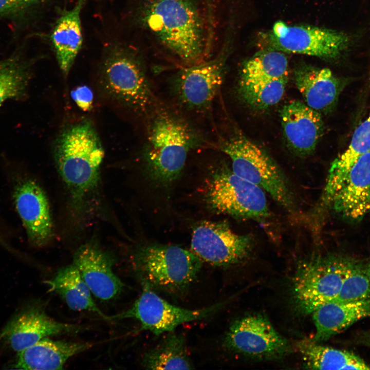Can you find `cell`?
<instances>
[{
    "label": "cell",
    "instance_id": "cell-1",
    "mask_svg": "<svg viewBox=\"0 0 370 370\" xmlns=\"http://www.w3.org/2000/svg\"><path fill=\"white\" fill-rule=\"evenodd\" d=\"M127 17L145 45L180 67L213 55L217 20L206 0H130Z\"/></svg>",
    "mask_w": 370,
    "mask_h": 370
},
{
    "label": "cell",
    "instance_id": "cell-2",
    "mask_svg": "<svg viewBox=\"0 0 370 370\" xmlns=\"http://www.w3.org/2000/svg\"><path fill=\"white\" fill-rule=\"evenodd\" d=\"M104 154L96 129L89 120L67 125L54 141L55 165L78 217L86 216L96 203Z\"/></svg>",
    "mask_w": 370,
    "mask_h": 370
},
{
    "label": "cell",
    "instance_id": "cell-3",
    "mask_svg": "<svg viewBox=\"0 0 370 370\" xmlns=\"http://www.w3.org/2000/svg\"><path fill=\"white\" fill-rule=\"evenodd\" d=\"M138 45L132 41L107 43L99 64L97 84L108 102L140 115L151 111L155 99Z\"/></svg>",
    "mask_w": 370,
    "mask_h": 370
},
{
    "label": "cell",
    "instance_id": "cell-4",
    "mask_svg": "<svg viewBox=\"0 0 370 370\" xmlns=\"http://www.w3.org/2000/svg\"><path fill=\"white\" fill-rule=\"evenodd\" d=\"M148 124L144 159L153 178L168 183L184 166L189 153L202 139L181 116L165 108H155Z\"/></svg>",
    "mask_w": 370,
    "mask_h": 370
},
{
    "label": "cell",
    "instance_id": "cell-5",
    "mask_svg": "<svg viewBox=\"0 0 370 370\" xmlns=\"http://www.w3.org/2000/svg\"><path fill=\"white\" fill-rule=\"evenodd\" d=\"M220 150L231 159L237 176L268 192L290 213L295 200L286 177L274 161L261 147L234 127L220 137Z\"/></svg>",
    "mask_w": 370,
    "mask_h": 370
},
{
    "label": "cell",
    "instance_id": "cell-6",
    "mask_svg": "<svg viewBox=\"0 0 370 370\" xmlns=\"http://www.w3.org/2000/svg\"><path fill=\"white\" fill-rule=\"evenodd\" d=\"M142 281L171 293L185 290L202 265L194 252L174 245L151 244L140 248L134 257Z\"/></svg>",
    "mask_w": 370,
    "mask_h": 370
},
{
    "label": "cell",
    "instance_id": "cell-7",
    "mask_svg": "<svg viewBox=\"0 0 370 370\" xmlns=\"http://www.w3.org/2000/svg\"><path fill=\"white\" fill-rule=\"evenodd\" d=\"M349 257L313 255L299 263L292 281L296 306L304 313L337 297L348 268Z\"/></svg>",
    "mask_w": 370,
    "mask_h": 370
},
{
    "label": "cell",
    "instance_id": "cell-8",
    "mask_svg": "<svg viewBox=\"0 0 370 370\" xmlns=\"http://www.w3.org/2000/svg\"><path fill=\"white\" fill-rule=\"evenodd\" d=\"M217 52L200 63L180 67L174 88L179 103L186 109L202 112L212 105L222 85L231 50L230 28L228 26Z\"/></svg>",
    "mask_w": 370,
    "mask_h": 370
},
{
    "label": "cell",
    "instance_id": "cell-9",
    "mask_svg": "<svg viewBox=\"0 0 370 370\" xmlns=\"http://www.w3.org/2000/svg\"><path fill=\"white\" fill-rule=\"evenodd\" d=\"M207 200L215 211L234 218L263 221L270 216L263 189L227 168L219 169L213 174Z\"/></svg>",
    "mask_w": 370,
    "mask_h": 370
},
{
    "label": "cell",
    "instance_id": "cell-10",
    "mask_svg": "<svg viewBox=\"0 0 370 370\" xmlns=\"http://www.w3.org/2000/svg\"><path fill=\"white\" fill-rule=\"evenodd\" d=\"M268 49L317 57L326 60L339 57L348 47L350 37L337 30L306 25H288L276 22L264 33Z\"/></svg>",
    "mask_w": 370,
    "mask_h": 370
},
{
    "label": "cell",
    "instance_id": "cell-11",
    "mask_svg": "<svg viewBox=\"0 0 370 370\" xmlns=\"http://www.w3.org/2000/svg\"><path fill=\"white\" fill-rule=\"evenodd\" d=\"M12 200L29 244L41 248L54 235L49 200L40 184L21 169L11 167Z\"/></svg>",
    "mask_w": 370,
    "mask_h": 370
},
{
    "label": "cell",
    "instance_id": "cell-12",
    "mask_svg": "<svg viewBox=\"0 0 370 370\" xmlns=\"http://www.w3.org/2000/svg\"><path fill=\"white\" fill-rule=\"evenodd\" d=\"M142 291L128 309L110 316V320L133 318L141 325L140 330H149L156 336L173 332L180 325L202 320L218 312L225 304L191 310L173 305L159 297L146 282L142 281Z\"/></svg>",
    "mask_w": 370,
    "mask_h": 370
},
{
    "label": "cell",
    "instance_id": "cell-13",
    "mask_svg": "<svg viewBox=\"0 0 370 370\" xmlns=\"http://www.w3.org/2000/svg\"><path fill=\"white\" fill-rule=\"evenodd\" d=\"M224 344L232 351L263 359L282 357L291 349L288 341L261 314L235 320L227 332Z\"/></svg>",
    "mask_w": 370,
    "mask_h": 370
},
{
    "label": "cell",
    "instance_id": "cell-14",
    "mask_svg": "<svg viewBox=\"0 0 370 370\" xmlns=\"http://www.w3.org/2000/svg\"><path fill=\"white\" fill-rule=\"evenodd\" d=\"M191 249L202 261L227 266L241 261L250 253L253 238L234 233L226 223L204 221L194 229Z\"/></svg>",
    "mask_w": 370,
    "mask_h": 370
},
{
    "label": "cell",
    "instance_id": "cell-15",
    "mask_svg": "<svg viewBox=\"0 0 370 370\" xmlns=\"http://www.w3.org/2000/svg\"><path fill=\"white\" fill-rule=\"evenodd\" d=\"M72 264L97 298L112 300L122 291L124 284L113 270V260L95 243L80 246L74 253Z\"/></svg>",
    "mask_w": 370,
    "mask_h": 370
},
{
    "label": "cell",
    "instance_id": "cell-16",
    "mask_svg": "<svg viewBox=\"0 0 370 370\" xmlns=\"http://www.w3.org/2000/svg\"><path fill=\"white\" fill-rule=\"evenodd\" d=\"M284 138L296 154H311L323 135L324 126L321 113L300 101L286 104L280 111Z\"/></svg>",
    "mask_w": 370,
    "mask_h": 370
},
{
    "label": "cell",
    "instance_id": "cell-17",
    "mask_svg": "<svg viewBox=\"0 0 370 370\" xmlns=\"http://www.w3.org/2000/svg\"><path fill=\"white\" fill-rule=\"evenodd\" d=\"M82 329L79 325L54 320L41 308L31 307L12 319L5 329L3 336L11 348L18 352L46 337L78 332Z\"/></svg>",
    "mask_w": 370,
    "mask_h": 370
},
{
    "label": "cell",
    "instance_id": "cell-18",
    "mask_svg": "<svg viewBox=\"0 0 370 370\" xmlns=\"http://www.w3.org/2000/svg\"><path fill=\"white\" fill-rule=\"evenodd\" d=\"M329 206L343 218L361 221L370 210V150L362 155L347 174Z\"/></svg>",
    "mask_w": 370,
    "mask_h": 370
},
{
    "label": "cell",
    "instance_id": "cell-19",
    "mask_svg": "<svg viewBox=\"0 0 370 370\" xmlns=\"http://www.w3.org/2000/svg\"><path fill=\"white\" fill-rule=\"evenodd\" d=\"M294 79L306 104L320 113L334 106L343 86L341 80L329 69L306 65L294 70Z\"/></svg>",
    "mask_w": 370,
    "mask_h": 370
},
{
    "label": "cell",
    "instance_id": "cell-20",
    "mask_svg": "<svg viewBox=\"0 0 370 370\" xmlns=\"http://www.w3.org/2000/svg\"><path fill=\"white\" fill-rule=\"evenodd\" d=\"M87 0H77L74 6L64 10L55 21L50 34L58 64L66 77L83 43L82 10Z\"/></svg>",
    "mask_w": 370,
    "mask_h": 370
},
{
    "label": "cell",
    "instance_id": "cell-21",
    "mask_svg": "<svg viewBox=\"0 0 370 370\" xmlns=\"http://www.w3.org/2000/svg\"><path fill=\"white\" fill-rule=\"evenodd\" d=\"M312 313L316 327L312 340L320 343L370 317V299L354 302L332 300L320 305Z\"/></svg>",
    "mask_w": 370,
    "mask_h": 370
},
{
    "label": "cell",
    "instance_id": "cell-22",
    "mask_svg": "<svg viewBox=\"0 0 370 370\" xmlns=\"http://www.w3.org/2000/svg\"><path fill=\"white\" fill-rule=\"evenodd\" d=\"M92 346L88 342L54 341L45 338L18 351L13 366L21 369H61L69 358Z\"/></svg>",
    "mask_w": 370,
    "mask_h": 370
},
{
    "label": "cell",
    "instance_id": "cell-23",
    "mask_svg": "<svg viewBox=\"0 0 370 370\" xmlns=\"http://www.w3.org/2000/svg\"><path fill=\"white\" fill-rule=\"evenodd\" d=\"M45 283L49 290L58 294L71 309L91 311L106 320H111L110 316L104 314L97 306L89 288L73 264L60 269Z\"/></svg>",
    "mask_w": 370,
    "mask_h": 370
},
{
    "label": "cell",
    "instance_id": "cell-24",
    "mask_svg": "<svg viewBox=\"0 0 370 370\" xmlns=\"http://www.w3.org/2000/svg\"><path fill=\"white\" fill-rule=\"evenodd\" d=\"M369 150L370 113L355 131L346 150L331 163L323 191L326 197L337 193L354 163Z\"/></svg>",
    "mask_w": 370,
    "mask_h": 370
},
{
    "label": "cell",
    "instance_id": "cell-25",
    "mask_svg": "<svg viewBox=\"0 0 370 370\" xmlns=\"http://www.w3.org/2000/svg\"><path fill=\"white\" fill-rule=\"evenodd\" d=\"M297 347L308 368L317 369H370L357 355L344 350L322 346L312 340L299 342Z\"/></svg>",
    "mask_w": 370,
    "mask_h": 370
},
{
    "label": "cell",
    "instance_id": "cell-26",
    "mask_svg": "<svg viewBox=\"0 0 370 370\" xmlns=\"http://www.w3.org/2000/svg\"><path fill=\"white\" fill-rule=\"evenodd\" d=\"M32 66V61L17 53L0 61V106L8 100L27 98Z\"/></svg>",
    "mask_w": 370,
    "mask_h": 370
},
{
    "label": "cell",
    "instance_id": "cell-27",
    "mask_svg": "<svg viewBox=\"0 0 370 370\" xmlns=\"http://www.w3.org/2000/svg\"><path fill=\"white\" fill-rule=\"evenodd\" d=\"M143 366L151 369H189L193 368L189 356L185 337L171 334L145 354Z\"/></svg>",
    "mask_w": 370,
    "mask_h": 370
},
{
    "label": "cell",
    "instance_id": "cell-28",
    "mask_svg": "<svg viewBox=\"0 0 370 370\" xmlns=\"http://www.w3.org/2000/svg\"><path fill=\"white\" fill-rule=\"evenodd\" d=\"M288 61L283 52L267 49L245 62L239 81L253 82L288 78Z\"/></svg>",
    "mask_w": 370,
    "mask_h": 370
},
{
    "label": "cell",
    "instance_id": "cell-29",
    "mask_svg": "<svg viewBox=\"0 0 370 370\" xmlns=\"http://www.w3.org/2000/svg\"><path fill=\"white\" fill-rule=\"evenodd\" d=\"M288 78L253 82L238 81V93L243 100L257 109L277 104L283 97Z\"/></svg>",
    "mask_w": 370,
    "mask_h": 370
},
{
    "label": "cell",
    "instance_id": "cell-30",
    "mask_svg": "<svg viewBox=\"0 0 370 370\" xmlns=\"http://www.w3.org/2000/svg\"><path fill=\"white\" fill-rule=\"evenodd\" d=\"M370 299V282L366 264L350 258L341 289L335 300L354 302Z\"/></svg>",
    "mask_w": 370,
    "mask_h": 370
},
{
    "label": "cell",
    "instance_id": "cell-31",
    "mask_svg": "<svg viewBox=\"0 0 370 370\" xmlns=\"http://www.w3.org/2000/svg\"><path fill=\"white\" fill-rule=\"evenodd\" d=\"M46 0H0V15L17 17L25 15L43 4Z\"/></svg>",
    "mask_w": 370,
    "mask_h": 370
},
{
    "label": "cell",
    "instance_id": "cell-32",
    "mask_svg": "<svg viewBox=\"0 0 370 370\" xmlns=\"http://www.w3.org/2000/svg\"><path fill=\"white\" fill-rule=\"evenodd\" d=\"M71 96L77 105L84 111L92 107L94 95L90 88L85 85L77 87L71 92Z\"/></svg>",
    "mask_w": 370,
    "mask_h": 370
},
{
    "label": "cell",
    "instance_id": "cell-33",
    "mask_svg": "<svg viewBox=\"0 0 370 370\" xmlns=\"http://www.w3.org/2000/svg\"><path fill=\"white\" fill-rule=\"evenodd\" d=\"M359 342L370 347V331L363 333L360 337Z\"/></svg>",
    "mask_w": 370,
    "mask_h": 370
},
{
    "label": "cell",
    "instance_id": "cell-34",
    "mask_svg": "<svg viewBox=\"0 0 370 370\" xmlns=\"http://www.w3.org/2000/svg\"><path fill=\"white\" fill-rule=\"evenodd\" d=\"M366 267L369 282H370V260L366 264Z\"/></svg>",
    "mask_w": 370,
    "mask_h": 370
}]
</instances>
